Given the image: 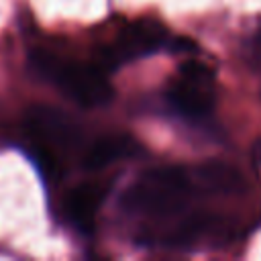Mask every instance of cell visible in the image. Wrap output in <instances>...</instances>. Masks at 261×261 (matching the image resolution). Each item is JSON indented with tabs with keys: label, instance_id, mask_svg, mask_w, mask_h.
Wrapping results in <instances>:
<instances>
[{
	"label": "cell",
	"instance_id": "obj_8",
	"mask_svg": "<svg viewBox=\"0 0 261 261\" xmlns=\"http://www.w3.org/2000/svg\"><path fill=\"white\" fill-rule=\"evenodd\" d=\"M192 173H194V181L198 186H202L204 190H208V192L234 194V192H241L245 188L243 175L234 167L224 165L220 161L204 163V165L196 167Z\"/></svg>",
	"mask_w": 261,
	"mask_h": 261
},
{
	"label": "cell",
	"instance_id": "obj_9",
	"mask_svg": "<svg viewBox=\"0 0 261 261\" xmlns=\"http://www.w3.org/2000/svg\"><path fill=\"white\" fill-rule=\"evenodd\" d=\"M169 49L175 51V53H198V45L188 39V37H177V39H171L169 43Z\"/></svg>",
	"mask_w": 261,
	"mask_h": 261
},
{
	"label": "cell",
	"instance_id": "obj_7",
	"mask_svg": "<svg viewBox=\"0 0 261 261\" xmlns=\"http://www.w3.org/2000/svg\"><path fill=\"white\" fill-rule=\"evenodd\" d=\"M137 153V143L128 135H106L94 141L84 153V167L90 171H98L108 167L110 163L124 159Z\"/></svg>",
	"mask_w": 261,
	"mask_h": 261
},
{
	"label": "cell",
	"instance_id": "obj_4",
	"mask_svg": "<svg viewBox=\"0 0 261 261\" xmlns=\"http://www.w3.org/2000/svg\"><path fill=\"white\" fill-rule=\"evenodd\" d=\"M167 100L184 116H206L214 108L212 69L200 61H186L177 82L167 92Z\"/></svg>",
	"mask_w": 261,
	"mask_h": 261
},
{
	"label": "cell",
	"instance_id": "obj_3",
	"mask_svg": "<svg viewBox=\"0 0 261 261\" xmlns=\"http://www.w3.org/2000/svg\"><path fill=\"white\" fill-rule=\"evenodd\" d=\"M167 43V29L155 18H139L130 22L116 39L114 45L104 47L96 55V67L106 71L116 69L128 59L147 57Z\"/></svg>",
	"mask_w": 261,
	"mask_h": 261
},
{
	"label": "cell",
	"instance_id": "obj_2",
	"mask_svg": "<svg viewBox=\"0 0 261 261\" xmlns=\"http://www.w3.org/2000/svg\"><path fill=\"white\" fill-rule=\"evenodd\" d=\"M194 173L179 165L155 167L145 171L137 184H133L124 196L122 206L128 212L169 216L179 212L192 194Z\"/></svg>",
	"mask_w": 261,
	"mask_h": 261
},
{
	"label": "cell",
	"instance_id": "obj_5",
	"mask_svg": "<svg viewBox=\"0 0 261 261\" xmlns=\"http://www.w3.org/2000/svg\"><path fill=\"white\" fill-rule=\"evenodd\" d=\"M24 126L33 147H43L57 155L61 149H69L77 141L75 122L65 112L51 106H33L27 112Z\"/></svg>",
	"mask_w": 261,
	"mask_h": 261
},
{
	"label": "cell",
	"instance_id": "obj_1",
	"mask_svg": "<svg viewBox=\"0 0 261 261\" xmlns=\"http://www.w3.org/2000/svg\"><path fill=\"white\" fill-rule=\"evenodd\" d=\"M29 65L39 77L51 82L59 92L80 106H104L114 96L106 73L96 65H86L47 49H35L29 57Z\"/></svg>",
	"mask_w": 261,
	"mask_h": 261
},
{
	"label": "cell",
	"instance_id": "obj_6",
	"mask_svg": "<svg viewBox=\"0 0 261 261\" xmlns=\"http://www.w3.org/2000/svg\"><path fill=\"white\" fill-rule=\"evenodd\" d=\"M108 188L96 181H88V184H80L75 188H71L65 196L63 202V210L67 220L84 234H90L96 226V214L106 198Z\"/></svg>",
	"mask_w": 261,
	"mask_h": 261
}]
</instances>
